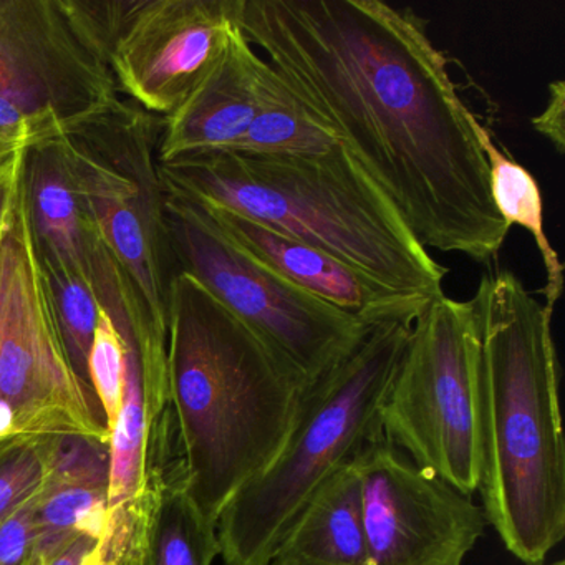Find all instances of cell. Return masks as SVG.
<instances>
[{
	"label": "cell",
	"mask_w": 565,
	"mask_h": 565,
	"mask_svg": "<svg viewBox=\"0 0 565 565\" xmlns=\"http://www.w3.org/2000/svg\"><path fill=\"white\" fill-rule=\"evenodd\" d=\"M161 190L302 241L396 296H446L436 263L342 143L317 158L213 151L158 163Z\"/></svg>",
	"instance_id": "cell-4"
},
{
	"label": "cell",
	"mask_w": 565,
	"mask_h": 565,
	"mask_svg": "<svg viewBox=\"0 0 565 565\" xmlns=\"http://www.w3.org/2000/svg\"><path fill=\"white\" fill-rule=\"evenodd\" d=\"M64 137L68 134L57 118L22 98L0 94V153L29 151Z\"/></svg>",
	"instance_id": "cell-25"
},
{
	"label": "cell",
	"mask_w": 565,
	"mask_h": 565,
	"mask_svg": "<svg viewBox=\"0 0 565 565\" xmlns=\"http://www.w3.org/2000/svg\"><path fill=\"white\" fill-rule=\"evenodd\" d=\"M128 339L130 332L127 327L115 322L107 307L102 303L97 330L88 352L87 373L88 385L100 403L108 435L117 422L124 399Z\"/></svg>",
	"instance_id": "cell-23"
},
{
	"label": "cell",
	"mask_w": 565,
	"mask_h": 565,
	"mask_svg": "<svg viewBox=\"0 0 565 565\" xmlns=\"http://www.w3.org/2000/svg\"><path fill=\"white\" fill-rule=\"evenodd\" d=\"M24 151H6L0 153V181L8 180L24 161Z\"/></svg>",
	"instance_id": "cell-32"
},
{
	"label": "cell",
	"mask_w": 565,
	"mask_h": 565,
	"mask_svg": "<svg viewBox=\"0 0 565 565\" xmlns=\"http://www.w3.org/2000/svg\"><path fill=\"white\" fill-rule=\"evenodd\" d=\"M24 174L32 226L42 254L90 273L87 216L57 140L29 150Z\"/></svg>",
	"instance_id": "cell-17"
},
{
	"label": "cell",
	"mask_w": 565,
	"mask_h": 565,
	"mask_svg": "<svg viewBox=\"0 0 565 565\" xmlns=\"http://www.w3.org/2000/svg\"><path fill=\"white\" fill-rule=\"evenodd\" d=\"M340 141L302 104L282 75L266 61L259 108L234 153L317 158L332 153Z\"/></svg>",
	"instance_id": "cell-18"
},
{
	"label": "cell",
	"mask_w": 565,
	"mask_h": 565,
	"mask_svg": "<svg viewBox=\"0 0 565 565\" xmlns=\"http://www.w3.org/2000/svg\"><path fill=\"white\" fill-rule=\"evenodd\" d=\"M47 471L45 436L0 443V524L42 491Z\"/></svg>",
	"instance_id": "cell-24"
},
{
	"label": "cell",
	"mask_w": 565,
	"mask_h": 565,
	"mask_svg": "<svg viewBox=\"0 0 565 565\" xmlns=\"http://www.w3.org/2000/svg\"><path fill=\"white\" fill-rule=\"evenodd\" d=\"M243 0L118 2L110 68L118 90L150 114H173L241 28Z\"/></svg>",
	"instance_id": "cell-12"
},
{
	"label": "cell",
	"mask_w": 565,
	"mask_h": 565,
	"mask_svg": "<svg viewBox=\"0 0 565 565\" xmlns=\"http://www.w3.org/2000/svg\"><path fill=\"white\" fill-rule=\"evenodd\" d=\"M270 565H370L362 492L352 462L317 489Z\"/></svg>",
	"instance_id": "cell-16"
},
{
	"label": "cell",
	"mask_w": 565,
	"mask_h": 565,
	"mask_svg": "<svg viewBox=\"0 0 565 565\" xmlns=\"http://www.w3.org/2000/svg\"><path fill=\"white\" fill-rule=\"evenodd\" d=\"M97 547V541L87 535H78L71 544L65 545L54 557L45 561L44 565H87Z\"/></svg>",
	"instance_id": "cell-29"
},
{
	"label": "cell",
	"mask_w": 565,
	"mask_h": 565,
	"mask_svg": "<svg viewBox=\"0 0 565 565\" xmlns=\"http://www.w3.org/2000/svg\"><path fill=\"white\" fill-rule=\"evenodd\" d=\"M19 438L18 425H15L14 412L8 402L0 398V443Z\"/></svg>",
	"instance_id": "cell-31"
},
{
	"label": "cell",
	"mask_w": 565,
	"mask_h": 565,
	"mask_svg": "<svg viewBox=\"0 0 565 565\" xmlns=\"http://www.w3.org/2000/svg\"><path fill=\"white\" fill-rule=\"evenodd\" d=\"M266 58L237 29L210 74L164 117L158 163L193 154L233 151L249 130L259 108Z\"/></svg>",
	"instance_id": "cell-14"
},
{
	"label": "cell",
	"mask_w": 565,
	"mask_h": 565,
	"mask_svg": "<svg viewBox=\"0 0 565 565\" xmlns=\"http://www.w3.org/2000/svg\"><path fill=\"white\" fill-rule=\"evenodd\" d=\"M168 383L184 488L216 524L277 458L312 383L181 270L168 300Z\"/></svg>",
	"instance_id": "cell-2"
},
{
	"label": "cell",
	"mask_w": 565,
	"mask_h": 565,
	"mask_svg": "<svg viewBox=\"0 0 565 565\" xmlns=\"http://www.w3.org/2000/svg\"><path fill=\"white\" fill-rule=\"evenodd\" d=\"M148 124L117 111L57 145L82 207L143 310L154 355L168 362V300L177 274Z\"/></svg>",
	"instance_id": "cell-7"
},
{
	"label": "cell",
	"mask_w": 565,
	"mask_h": 565,
	"mask_svg": "<svg viewBox=\"0 0 565 565\" xmlns=\"http://www.w3.org/2000/svg\"><path fill=\"white\" fill-rule=\"evenodd\" d=\"M11 214H9L4 230L0 233V350L4 342L9 309H11L12 286H14V239L11 234Z\"/></svg>",
	"instance_id": "cell-28"
},
{
	"label": "cell",
	"mask_w": 565,
	"mask_h": 565,
	"mask_svg": "<svg viewBox=\"0 0 565 565\" xmlns=\"http://www.w3.org/2000/svg\"><path fill=\"white\" fill-rule=\"evenodd\" d=\"M118 2L0 0V94L51 114L71 135L120 108L110 68Z\"/></svg>",
	"instance_id": "cell-10"
},
{
	"label": "cell",
	"mask_w": 565,
	"mask_h": 565,
	"mask_svg": "<svg viewBox=\"0 0 565 565\" xmlns=\"http://www.w3.org/2000/svg\"><path fill=\"white\" fill-rule=\"evenodd\" d=\"M39 492L0 524V565H28L38 542Z\"/></svg>",
	"instance_id": "cell-26"
},
{
	"label": "cell",
	"mask_w": 565,
	"mask_h": 565,
	"mask_svg": "<svg viewBox=\"0 0 565 565\" xmlns=\"http://www.w3.org/2000/svg\"><path fill=\"white\" fill-rule=\"evenodd\" d=\"M124 565H138L137 558L134 555L128 554L127 558H125Z\"/></svg>",
	"instance_id": "cell-34"
},
{
	"label": "cell",
	"mask_w": 565,
	"mask_h": 565,
	"mask_svg": "<svg viewBox=\"0 0 565 565\" xmlns=\"http://www.w3.org/2000/svg\"><path fill=\"white\" fill-rule=\"evenodd\" d=\"M472 130L481 145L489 170L492 203L504 223L527 231L541 253L545 269V310L554 313L555 303L564 292V266L544 231V203L535 178L495 145L489 128L472 115Z\"/></svg>",
	"instance_id": "cell-19"
},
{
	"label": "cell",
	"mask_w": 565,
	"mask_h": 565,
	"mask_svg": "<svg viewBox=\"0 0 565 565\" xmlns=\"http://www.w3.org/2000/svg\"><path fill=\"white\" fill-rule=\"evenodd\" d=\"M413 322L375 323L349 359L307 388L277 458L244 484L217 518L223 565H270L317 489L383 438V403Z\"/></svg>",
	"instance_id": "cell-5"
},
{
	"label": "cell",
	"mask_w": 565,
	"mask_h": 565,
	"mask_svg": "<svg viewBox=\"0 0 565 565\" xmlns=\"http://www.w3.org/2000/svg\"><path fill=\"white\" fill-rule=\"evenodd\" d=\"M87 565H110V564H105V562L102 561V558L98 557V555L95 554V551H94V554H92L90 561H88ZM121 565H124V564H121Z\"/></svg>",
	"instance_id": "cell-33"
},
{
	"label": "cell",
	"mask_w": 565,
	"mask_h": 565,
	"mask_svg": "<svg viewBox=\"0 0 565 565\" xmlns=\"http://www.w3.org/2000/svg\"><path fill=\"white\" fill-rule=\"evenodd\" d=\"M482 382L486 521L505 548L542 565L565 535V449L552 313L511 270L472 297Z\"/></svg>",
	"instance_id": "cell-3"
},
{
	"label": "cell",
	"mask_w": 565,
	"mask_h": 565,
	"mask_svg": "<svg viewBox=\"0 0 565 565\" xmlns=\"http://www.w3.org/2000/svg\"><path fill=\"white\" fill-rule=\"evenodd\" d=\"M24 171L25 164L11 214L14 286L0 350V398L14 412L19 436H77L108 445L110 435L95 409L94 392L75 372L65 347L32 226Z\"/></svg>",
	"instance_id": "cell-9"
},
{
	"label": "cell",
	"mask_w": 565,
	"mask_h": 565,
	"mask_svg": "<svg viewBox=\"0 0 565 565\" xmlns=\"http://www.w3.org/2000/svg\"><path fill=\"white\" fill-rule=\"evenodd\" d=\"M383 438L461 494L484 469L481 352L471 300L443 296L416 317L382 408Z\"/></svg>",
	"instance_id": "cell-6"
},
{
	"label": "cell",
	"mask_w": 565,
	"mask_h": 565,
	"mask_svg": "<svg viewBox=\"0 0 565 565\" xmlns=\"http://www.w3.org/2000/svg\"><path fill=\"white\" fill-rule=\"evenodd\" d=\"M108 486L88 482H49L38 502L35 554L54 557L78 535L100 542L107 531Z\"/></svg>",
	"instance_id": "cell-21"
},
{
	"label": "cell",
	"mask_w": 565,
	"mask_h": 565,
	"mask_svg": "<svg viewBox=\"0 0 565 565\" xmlns=\"http://www.w3.org/2000/svg\"><path fill=\"white\" fill-rule=\"evenodd\" d=\"M239 24L425 249L498 257L509 227L475 114L426 21L380 0H243Z\"/></svg>",
	"instance_id": "cell-1"
},
{
	"label": "cell",
	"mask_w": 565,
	"mask_h": 565,
	"mask_svg": "<svg viewBox=\"0 0 565 565\" xmlns=\"http://www.w3.org/2000/svg\"><path fill=\"white\" fill-rule=\"evenodd\" d=\"M181 471L180 465L148 471L130 542L138 565H213L220 555L216 524L194 504Z\"/></svg>",
	"instance_id": "cell-15"
},
{
	"label": "cell",
	"mask_w": 565,
	"mask_h": 565,
	"mask_svg": "<svg viewBox=\"0 0 565 565\" xmlns=\"http://www.w3.org/2000/svg\"><path fill=\"white\" fill-rule=\"evenodd\" d=\"M28 158V157H25ZM25 160L22 161L21 167L18 168L14 174L8 180L0 181V233L8 223L9 214H11L12 204H14L15 186H18L19 174L24 168Z\"/></svg>",
	"instance_id": "cell-30"
},
{
	"label": "cell",
	"mask_w": 565,
	"mask_h": 565,
	"mask_svg": "<svg viewBox=\"0 0 565 565\" xmlns=\"http://www.w3.org/2000/svg\"><path fill=\"white\" fill-rule=\"evenodd\" d=\"M362 492L370 565H465L484 511L385 438L352 461Z\"/></svg>",
	"instance_id": "cell-11"
},
{
	"label": "cell",
	"mask_w": 565,
	"mask_h": 565,
	"mask_svg": "<svg viewBox=\"0 0 565 565\" xmlns=\"http://www.w3.org/2000/svg\"><path fill=\"white\" fill-rule=\"evenodd\" d=\"M180 196V194H178ZM184 198V196H183ZM193 201V200H191ZM196 203L211 223L243 253L303 292L366 323L415 320L429 302L396 296L335 257L294 239L260 221L211 204Z\"/></svg>",
	"instance_id": "cell-13"
},
{
	"label": "cell",
	"mask_w": 565,
	"mask_h": 565,
	"mask_svg": "<svg viewBox=\"0 0 565 565\" xmlns=\"http://www.w3.org/2000/svg\"><path fill=\"white\" fill-rule=\"evenodd\" d=\"M148 489V419L140 362L134 339H128L124 399L108 439V511L137 514Z\"/></svg>",
	"instance_id": "cell-20"
},
{
	"label": "cell",
	"mask_w": 565,
	"mask_h": 565,
	"mask_svg": "<svg viewBox=\"0 0 565 565\" xmlns=\"http://www.w3.org/2000/svg\"><path fill=\"white\" fill-rule=\"evenodd\" d=\"M531 125L537 134L547 138L552 147L564 153L565 147V84L564 81L548 85V100L537 117L531 118Z\"/></svg>",
	"instance_id": "cell-27"
},
{
	"label": "cell",
	"mask_w": 565,
	"mask_h": 565,
	"mask_svg": "<svg viewBox=\"0 0 565 565\" xmlns=\"http://www.w3.org/2000/svg\"><path fill=\"white\" fill-rule=\"evenodd\" d=\"M547 565H565V562L564 561H557V562H554V564H547Z\"/></svg>",
	"instance_id": "cell-35"
},
{
	"label": "cell",
	"mask_w": 565,
	"mask_h": 565,
	"mask_svg": "<svg viewBox=\"0 0 565 565\" xmlns=\"http://www.w3.org/2000/svg\"><path fill=\"white\" fill-rule=\"evenodd\" d=\"M163 206L178 270L196 279L310 383L349 359L372 329L270 273L188 198L163 191Z\"/></svg>",
	"instance_id": "cell-8"
},
{
	"label": "cell",
	"mask_w": 565,
	"mask_h": 565,
	"mask_svg": "<svg viewBox=\"0 0 565 565\" xmlns=\"http://www.w3.org/2000/svg\"><path fill=\"white\" fill-rule=\"evenodd\" d=\"M42 259L51 279L68 356L75 372L88 385V352L94 342L102 307L97 287L92 279V273L74 269L62 260L49 259L44 254Z\"/></svg>",
	"instance_id": "cell-22"
}]
</instances>
